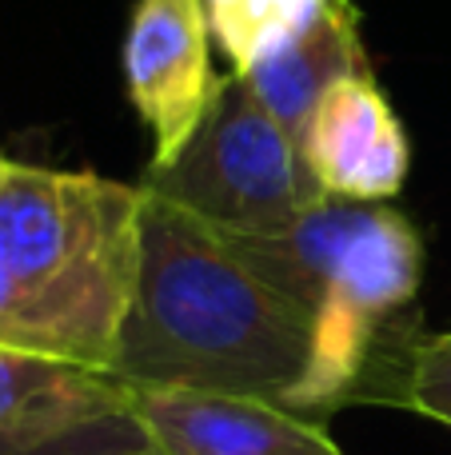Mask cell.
<instances>
[{"label": "cell", "mask_w": 451, "mask_h": 455, "mask_svg": "<svg viewBox=\"0 0 451 455\" xmlns=\"http://www.w3.org/2000/svg\"><path fill=\"white\" fill-rule=\"evenodd\" d=\"M312 368V315L264 283L216 228L144 188L140 272L108 376L128 387L252 395L304 416Z\"/></svg>", "instance_id": "cell-1"}, {"label": "cell", "mask_w": 451, "mask_h": 455, "mask_svg": "<svg viewBox=\"0 0 451 455\" xmlns=\"http://www.w3.org/2000/svg\"><path fill=\"white\" fill-rule=\"evenodd\" d=\"M144 188L96 172L0 164V264L44 355L108 371L140 272Z\"/></svg>", "instance_id": "cell-2"}, {"label": "cell", "mask_w": 451, "mask_h": 455, "mask_svg": "<svg viewBox=\"0 0 451 455\" xmlns=\"http://www.w3.org/2000/svg\"><path fill=\"white\" fill-rule=\"evenodd\" d=\"M224 243L316 323L304 416L328 419L356 400L360 376L423 280V243L404 212L328 196L300 224Z\"/></svg>", "instance_id": "cell-3"}, {"label": "cell", "mask_w": 451, "mask_h": 455, "mask_svg": "<svg viewBox=\"0 0 451 455\" xmlns=\"http://www.w3.org/2000/svg\"><path fill=\"white\" fill-rule=\"evenodd\" d=\"M140 184L228 235L284 232L328 200L300 140L276 124L244 76H228L188 148L160 172H144Z\"/></svg>", "instance_id": "cell-4"}, {"label": "cell", "mask_w": 451, "mask_h": 455, "mask_svg": "<svg viewBox=\"0 0 451 455\" xmlns=\"http://www.w3.org/2000/svg\"><path fill=\"white\" fill-rule=\"evenodd\" d=\"M228 76L212 68L204 0H136L124 36V88L152 132L148 172L168 168L216 108Z\"/></svg>", "instance_id": "cell-5"}, {"label": "cell", "mask_w": 451, "mask_h": 455, "mask_svg": "<svg viewBox=\"0 0 451 455\" xmlns=\"http://www.w3.org/2000/svg\"><path fill=\"white\" fill-rule=\"evenodd\" d=\"M128 384L108 371L0 344V443L60 451L128 424Z\"/></svg>", "instance_id": "cell-6"}, {"label": "cell", "mask_w": 451, "mask_h": 455, "mask_svg": "<svg viewBox=\"0 0 451 455\" xmlns=\"http://www.w3.org/2000/svg\"><path fill=\"white\" fill-rule=\"evenodd\" d=\"M308 172L332 200L388 204L407 180V136L376 76L340 80L300 132Z\"/></svg>", "instance_id": "cell-7"}, {"label": "cell", "mask_w": 451, "mask_h": 455, "mask_svg": "<svg viewBox=\"0 0 451 455\" xmlns=\"http://www.w3.org/2000/svg\"><path fill=\"white\" fill-rule=\"evenodd\" d=\"M128 411L168 455H284L332 443L324 419H308L252 395L128 387Z\"/></svg>", "instance_id": "cell-8"}, {"label": "cell", "mask_w": 451, "mask_h": 455, "mask_svg": "<svg viewBox=\"0 0 451 455\" xmlns=\"http://www.w3.org/2000/svg\"><path fill=\"white\" fill-rule=\"evenodd\" d=\"M352 76H372L360 40V12L352 8V0H332L308 32H300L284 52L248 72L244 80L256 100L276 116V124L300 140L304 124L328 88Z\"/></svg>", "instance_id": "cell-9"}, {"label": "cell", "mask_w": 451, "mask_h": 455, "mask_svg": "<svg viewBox=\"0 0 451 455\" xmlns=\"http://www.w3.org/2000/svg\"><path fill=\"white\" fill-rule=\"evenodd\" d=\"M360 400L400 403L451 427V331L420 336L392 328L360 376L352 403Z\"/></svg>", "instance_id": "cell-10"}, {"label": "cell", "mask_w": 451, "mask_h": 455, "mask_svg": "<svg viewBox=\"0 0 451 455\" xmlns=\"http://www.w3.org/2000/svg\"><path fill=\"white\" fill-rule=\"evenodd\" d=\"M328 4L332 0H204V16L232 60V76H248L308 32Z\"/></svg>", "instance_id": "cell-11"}, {"label": "cell", "mask_w": 451, "mask_h": 455, "mask_svg": "<svg viewBox=\"0 0 451 455\" xmlns=\"http://www.w3.org/2000/svg\"><path fill=\"white\" fill-rule=\"evenodd\" d=\"M144 443H148L144 427L136 424V419H128V424L112 427V432L92 435V440L72 443V448H60V451H16V448H4V443H0V455H124L132 448H144Z\"/></svg>", "instance_id": "cell-12"}, {"label": "cell", "mask_w": 451, "mask_h": 455, "mask_svg": "<svg viewBox=\"0 0 451 455\" xmlns=\"http://www.w3.org/2000/svg\"><path fill=\"white\" fill-rule=\"evenodd\" d=\"M0 344L40 352L36 336H32V323H28V307H24L20 288H16L12 275L4 272V264H0Z\"/></svg>", "instance_id": "cell-13"}, {"label": "cell", "mask_w": 451, "mask_h": 455, "mask_svg": "<svg viewBox=\"0 0 451 455\" xmlns=\"http://www.w3.org/2000/svg\"><path fill=\"white\" fill-rule=\"evenodd\" d=\"M284 455H340V448H336V443H316V448H296Z\"/></svg>", "instance_id": "cell-14"}, {"label": "cell", "mask_w": 451, "mask_h": 455, "mask_svg": "<svg viewBox=\"0 0 451 455\" xmlns=\"http://www.w3.org/2000/svg\"><path fill=\"white\" fill-rule=\"evenodd\" d=\"M124 455H168V451H164V448H156V443L148 440L144 448H132V451H124Z\"/></svg>", "instance_id": "cell-15"}, {"label": "cell", "mask_w": 451, "mask_h": 455, "mask_svg": "<svg viewBox=\"0 0 451 455\" xmlns=\"http://www.w3.org/2000/svg\"><path fill=\"white\" fill-rule=\"evenodd\" d=\"M0 164H4V156H0Z\"/></svg>", "instance_id": "cell-16"}]
</instances>
